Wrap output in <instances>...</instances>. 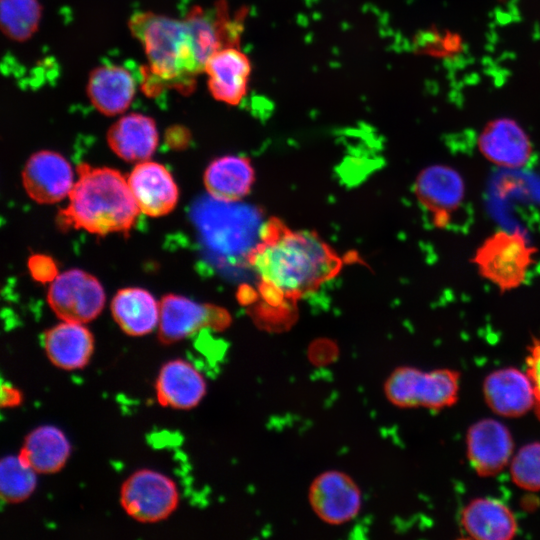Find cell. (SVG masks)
<instances>
[{
	"mask_svg": "<svg viewBox=\"0 0 540 540\" xmlns=\"http://www.w3.org/2000/svg\"><path fill=\"white\" fill-rule=\"evenodd\" d=\"M342 258L314 231L292 230L271 218L249 257L258 292L269 306L295 302L334 278Z\"/></svg>",
	"mask_w": 540,
	"mask_h": 540,
	"instance_id": "1",
	"label": "cell"
},
{
	"mask_svg": "<svg viewBox=\"0 0 540 540\" xmlns=\"http://www.w3.org/2000/svg\"><path fill=\"white\" fill-rule=\"evenodd\" d=\"M78 180L69 194V204L61 209L56 222L62 230L84 229L92 234L127 235L135 225L140 209L127 180L113 168L77 166Z\"/></svg>",
	"mask_w": 540,
	"mask_h": 540,
	"instance_id": "2",
	"label": "cell"
},
{
	"mask_svg": "<svg viewBox=\"0 0 540 540\" xmlns=\"http://www.w3.org/2000/svg\"><path fill=\"white\" fill-rule=\"evenodd\" d=\"M129 28L144 47L150 81L191 91L196 76L204 72L206 60L187 19L140 12L131 17Z\"/></svg>",
	"mask_w": 540,
	"mask_h": 540,
	"instance_id": "3",
	"label": "cell"
},
{
	"mask_svg": "<svg viewBox=\"0 0 540 540\" xmlns=\"http://www.w3.org/2000/svg\"><path fill=\"white\" fill-rule=\"evenodd\" d=\"M191 219L209 256L218 264L232 267L249 266L266 222L254 207L211 195L193 204Z\"/></svg>",
	"mask_w": 540,
	"mask_h": 540,
	"instance_id": "4",
	"label": "cell"
},
{
	"mask_svg": "<svg viewBox=\"0 0 540 540\" xmlns=\"http://www.w3.org/2000/svg\"><path fill=\"white\" fill-rule=\"evenodd\" d=\"M460 372L450 368L430 371L412 366L394 369L384 383L387 400L399 408L443 410L456 404Z\"/></svg>",
	"mask_w": 540,
	"mask_h": 540,
	"instance_id": "5",
	"label": "cell"
},
{
	"mask_svg": "<svg viewBox=\"0 0 540 540\" xmlns=\"http://www.w3.org/2000/svg\"><path fill=\"white\" fill-rule=\"evenodd\" d=\"M535 253L519 231L498 230L482 242L472 261L482 277L505 292L525 281Z\"/></svg>",
	"mask_w": 540,
	"mask_h": 540,
	"instance_id": "6",
	"label": "cell"
},
{
	"mask_svg": "<svg viewBox=\"0 0 540 540\" xmlns=\"http://www.w3.org/2000/svg\"><path fill=\"white\" fill-rule=\"evenodd\" d=\"M176 484L166 475L150 469L131 474L120 489V504L128 516L140 523L167 519L178 507Z\"/></svg>",
	"mask_w": 540,
	"mask_h": 540,
	"instance_id": "7",
	"label": "cell"
},
{
	"mask_svg": "<svg viewBox=\"0 0 540 540\" xmlns=\"http://www.w3.org/2000/svg\"><path fill=\"white\" fill-rule=\"evenodd\" d=\"M47 301L63 321L84 324L101 313L105 304V292L93 275L80 269H71L51 282Z\"/></svg>",
	"mask_w": 540,
	"mask_h": 540,
	"instance_id": "8",
	"label": "cell"
},
{
	"mask_svg": "<svg viewBox=\"0 0 540 540\" xmlns=\"http://www.w3.org/2000/svg\"><path fill=\"white\" fill-rule=\"evenodd\" d=\"M159 306L158 338L165 345L188 338L203 328L221 331L231 323L226 309L172 293L164 295Z\"/></svg>",
	"mask_w": 540,
	"mask_h": 540,
	"instance_id": "9",
	"label": "cell"
},
{
	"mask_svg": "<svg viewBox=\"0 0 540 540\" xmlns=\"http://www.w3.org/2000/svg\"><path fill=\"white\" fill-rule=\"evenodd\" d=\"M308 501L314 514L324 523L341 525L359 514L362 493L350 475L339 470H327L311 482Z\"/></svg>",
	"mask_w": 540,
	"mask_h": 540,
	"instance_id": "10",
	"label": "cell"
},
{
	"mask_svg": "<svg viewBox=\"0 0 540 540\" xmlns=\"http://www.w3.org/2000/svg\"><path fill=\"white\" fill-rule=\"evenodd\" d=\"M466 454L472 469L481 477L499 474L514 455V440L502 422L484 418L466 433Z\"/></svg>",
	"mask_w": 540,
	"mask_h": 540,
	"instance_id": "11",
	"label": "cell"
},
{
	"mask_svg": "<svg viewBox=\"0 0 540 540\" xmlns=\"http://www.w3.org/2000/svg\"><path fill=\"white\" fill-rule=\"evenodd\" d=\"M27 194L37 203L52 204L69 196L73 172L69 162L59 153L41 150L28 159L22 173Z\"/></svg>",
	"mask_w": 540,
	"mask_h": 540,
	"instance_id": "12",
	"label": "cell"
},
{
	"mask_svg": "<svg viewBox=\"0 0 540 540\" xmlns=\"http://www.w3.org/2000/svg\"><path fill=\"white\" fill-rule=\"evenodd\" d=\"M127 182L140 211L148 216L166 215L178 202V187L169 170L160 163L139 162Z\"/></svg>",
	"mask_w": 540,
	"mask_h": 540,
	"instance_id": "13",
	"label": "cell"
},
{
	"mask_svg": "<svg viewBox=\"0 0 540 540\" xmlns=\"http://www.w3.org/2000/svg\"><path fill=\"white\" fill-rule=\"evenodd\" d=\"M418 201L429 211L435 224L445 226L464 198V183L454 169L445 165L425 168L415 182Z\"/></svg>",
	"mask_w": 540,
	"mask_h": 540,
	"instance_id": "14",
	"label": "cell"
},
{
	"mask_svg": "<svg viewBox=\"0 0 540 540\" xmlns=\"http://www.w3.org/2000/svg\"><path fill=\"white\" fill-rule=\"evenodd\" d=\"M482 392L490 410L502 417L517 418L534 409L531 381L526 372L514 367L490 372L483 381Z\"/></svg>",
	"mask_w": 540,
	"mask_h": 540,
	"instance_id": "15",
	"label": "cell"
},
{
	"mask_svg": "<svg viewBox=\"0 0 540 540\" xmlns=\"http://www.w3.org/2000/svg\"><path fill=\"white\" fill-rule=\"evenodd\" d=\"M251 70L249 57L238 46L218 50L204 69L213 98L228 105H238L247 94Z\"/></svg>",
	"mask_w": 540,
	"mask_h": 540,
	"instance_id": "16",
	"label": "cell"
},
{
	"mask_svg": "<svg viewBox=\"0 0 540 540\" xmlns=\"http://www.w3.org/2000/svg\"><path fill=\"white\" fill-rule=\"evenodd\" d=\"M155 392L161 406L190 410L198 406L205 397L207 383L193 364L183 359H173L159 370Z\"/></svg>",
	"mask_w": 540,
	"mask_h": 540,
	"instance_id": "17",
	"label": "cell"
},
{
	"mask_svg": "<svg viewBox=\"0 0 540 540\" xmlns=\"http://www.w3.org/2000/svg\"><path fill=\"white\" fill-rule=\"evenodd\" d=\"M49 361L62 370L74 371L88 365L94 353V337L82 323L63 321L43 336Z\"/></svg>",
	"mask_w": 540,
	"mask_h": 540,
	"instance_id": "18",
	"label": "cell"
},
{
	"mask_svg": "<svg viewBox=\"0 0 540 540\" xmlns=\"http://www.w3.org/2000/svg\"><path fill=\"white\" fill-rule=\"evenodd\" d=\"M464 532L478 540H510L518 531L512 510L502 501L480 497L468 502L460 513Z\"/></svg>",
	"mask_w": 540,
	"mask_h": 540,
	"instance_id": "19",
	"label": "cell"
},
{
	"mask_svg": "<svg viewBox=\"0 0 540 540\" xmlns=\"http://www.w3.org/2000/svg\"><path fill=\"white\" fill-rule=\"evenodd\" d=\"M478 147L490 162L508 168L524 166L532 154L528 135L508 118H500L486 125L479 136Z\"/></svg>",
	"mask_w": 540,
	"mask_h": 540,
	"instance_id": "20",
	"label": "cell"
},
{
	"mask_svg": "<svg viewBox=\"0 0 540 540\" xmlns=\"http://www.w3.org/2000/svg\"><path fill=\"white\" fill-rule=\"evenodd\" d=\"M135 92V79L124 67L102 65L89 75L88 97L92 105L104 115L123 113L130 106Z\"/></svg>",
	"mask_w": 540,
	"mask_h": 540,
	"instance_id": "21",
	"label": "cell"
},
{
	"mask_svg": "<svg viewBox=\"0 0 540 540\" xmlns=\"http://www.w3.org/2000/svg\"><path fill=\"white\" fill-rule=\"evenodd\" d=\"M158 140L155 121L139 113L121 117L107 132L109 147L129 162L149 160L157 148Z\"/></svg>",
	"mask_w": 540,
	"mask_h": 540,
	"instance_id": "22",
	"label": "cell"
},
{
	"mask_svg": "<svg viewBox=\"0 0 540 540\" xmlns=\"http://www.w3.org/2000/svg\"><path fill=\"white\" fill-rule=\"evenodd\" d=\"M71 445L62 430L44 425L26 435L19 457L37 474H54L66 465Z\"/></svg>",
	"mask_w": 540,
	"mask_h": 540,
	"instance_id": "23",
	"label": "cell"
},
{
	"mask_svg": "<svg viewBox=\"0 0 540 540\" xmlns=\"http://www.w3.org/2000/svg\"><path fill=\"white\" fill-rule=\"evenodd\" d=\"M254 180V169L250 160L238 155L214 159L204 173L208 194L229 202L244 198L250 192Z\"/></svg>",
	"mask_w": 540,
	"mask_h": 540,
	"instance_id": "24",
	"label": "cell"
},
{
	"mask_svg": "<svg viewBox=\"0 0 540 540\" xmlns=\"http://www.w3.org/2000/svg\"><path fill=\"white\" fill-rule=\"evenodd\" d=\"M113 319L130 336H143L159 324L160 306L150 292L129 287L119 290L112 302Z\"/></svg>",
	"mask_w": 540,
	"mask_h": 540,
	"instance_id": "25",
	"label": "cell"
},
{
	"mask_svg": "<svg viewBox=\"0 0 540 540\" xmlns=\"http://www.w3.org/2000/svg\"><path fill=\"white\" fill-rule=\"evenodd\" d=\"M41 14L38 0H0L1 30L14 41L31 38L39 27Z\"/></svg>",
	"mask_w": 540,
	"mask_h": 540,
	"instance_id": "26",
	"label": "cell"
},
{
	"mask_svg": "<svg viewBox=\"0 0 540 540\" xmlns=\"http://www.w3.org/2000/svg\"><path fill=\"white\" fill-rule=\"evenodd\" d=\"M37 473L17 456L0 462V495L3 502L17 504L27 500L37 485Z\"/></svg>",
	"mask_w": 540,
	"mask_h": 540,
	"instance_id": "27",
	"label": "cell"
},
{
	"mask_svg": "<svg viewBox=\"0 0 540 540\" xmlns=\"http://www.w3.org/2000/svg\"><path fill=\"white\" fill-rule=\"evenodd\" d=\"M513 483L526 491H540V442L523 445L510 461Z\"/></svg>",
	"mask_w": 540,
	"mask_h": 540,
	"instance_id": "28",
	"label": "cell"
},
{
	"mask_svg": "<svg viewBox=\"0 0 540 540\" xmlns=\"http://www.w3.org/2000/svg\"><path fill=\"white\" fill-rule=\"evenodd\" d=\"M525 365V372L531 381L534 392V412L540 421V336L533 338L528 345Z\"/></svg>",
	"mask_w": 540,
	"mask_h": 540,
	"instance_id": "29",
	"label": "cell"
},
{
	"mask_svg": "<svg viewBox=\"0 0 540 540\" xmlns=\"http://www.w3.org/2000/svg\"><path fill=\"white\" fill-rule=\"evenodd\" d=\"M28 269L31 276L38 282H52L58 276L55 261L43 254H35L28 260Z\"/></svg>",
	"mask_w": 540,
	"mask_h": 540,
	"instance_id": "30",
	"label": "cell"
},
{
	"mask_svg": "<svg viewBox=\"0 0 540 540\" xmlns=\"http://www.w3.org/2000/svg\"><path fill=\"white\" fill-rule=\"evenodd\" d=\"M21 402H22V394L17 388L9 384L2 385L1 405L3 407H15L19 405Z\"/></svg>",
	"mask_w": 540,
	"mask_h": 540,
	"instance_id": "31",
	"label": "cell"
}]
</instances>
